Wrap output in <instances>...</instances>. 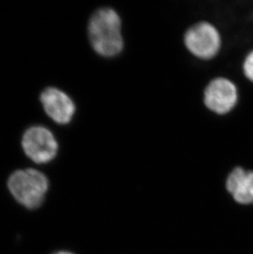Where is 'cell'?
Wrapping results in <instances>:
<instances>
[{
    "label": "cell",
    "mask_w": 253,
    "mask_h": 254,
    "mask_svg": "<svg viewBox=\"0 0 253 254\" xmlns=\"http://www.w3.org/2000/svg\"><path fill=\"white\" fill-rule=\"evenodd\" d=\"M22 146L26 156L37 164L51 162L57 156L59 143L47 127L36 125L25 131Z\"/></svg>",
    "instance_id": "5b68a950"
},
{
    "label": "cell",
    "mask_w": 253,
    "mask_h": 254,
    "mask_svg": "<svg viewBox=\"0 0 253 254\" xmlns=\"http://www.w3.org/2000/svg\"><path fill=\"white\" fill-rule=\"evenodd\" d=\"M242 71L244 77L253 83V50L249 51L243 60Z\"/></svg>",
    "instance_id": "ba28073f"
},
{
    "label": "cell",
    "mask_w": 253,
    "mask_h": 254,
    "mask_svg": "<svg viewBox=\"0 0 253 254\" xmlns=\"http://www.w3.org/2000/svg\"><path fill=\"white\" fill-rule=\"evenodd\" d=\"M239 91L232 80L217 77L210 80L203 91V103L208 111L217 115H226L236 108Z\"/></svg>",
    "instance_id": "277c9868"
},
{
    "label": "cell",
    "mask_w": 253,
    "mask_h": 254,
    "mask_svg": "<svg viewBox=\"0 0 253 254\" xmlns=\"http://www.w3.org/2000/svg\"><path fill=\"white\" fill-rule=\"evenodd\" d=\"M71 254V253L69 252H66V251H61V252L57 253V254Z\"/></svg>",
    "instance_id": "9c48e42d"
},
{
    "label": "cell",
    "mask_w": 253,
    "mask_h": 254,
    "mask_svg": "<svg viewBox=\"0 0 253 254\" xmlns=\"http://www.w3.org/2000/svg\"><path fill=\"white\" fill-rule=\"evenodd\" d=\"M87 33L93 51L101 57H116L125 49L122 19L112 7H101L91 15Z\"/></svg>",
    "instance_id": "6da1fadb"
},
{
    "label": "cell",
    "mask_w": 253,
    "mask_h": 254,
    "mask_svg": "<svg viewBox=\"0 0 253 254\" xmlns=\"http://www.w3.org/2000/svg\"><path fill=\"white\" fill-rule=\"evenodd\" d=\"M184 46L191 56L201 60H212L222 47V37L217 27L206 21L196 22L184 35Z\"/></svg>",
    "instance_id": "3957f363"
},
{
    "label": "cell",
    "mask_w": 253,
    "mask_h": 254,
    "mask_svg": "<svg viewBox=\"0 0 253 254\" xmlns=\"http://www.w3.org/2000/svg\"><path fill=\"white\" fill-rule=\"evenodd\" d=\"M11 194L26 208H38L43 203L49 190V180L35 169L16 170L7 180Z\"/></svg>",
    "instance_id": "7a4b0ae2"
},
{
    "label": "cell",
    "mask_w": 253,
    "mask_h": 254,
    "mask_svg": "<svg viewBox=\"0 0 253 254\" xmlns=\"http://www.w3.org/2000/svg\"><path fill=\"white\" fill-rule=\"evenodd\" d=\"M40 101L49 117L59 125H67L74 117V101L60 89L47 87L41 92Z\"/></svg>",
    "instance_id": "8992f818"
},
{
    "label": "cell",
    "mask_w": 253,
    "mask_h": 254,
    "mask_svg": "<svg viewBox=\"0 0 253 254\" xmlns=\"http://www.w3.org/2000/svg\"><path fill=\"white\" fill-rule=\"evenodd\" d=\"M226 189L237 202L253 204V170L235 167L228 175Z\"/></svg>",
    "instance_id": "52a82bcc"
}]
</instances>
